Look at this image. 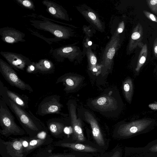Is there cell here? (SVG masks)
Segmentation results:
<instances>
[{"instance_id":"13","label":"cell","mask_w":157,"mask_h":157,"mask_svg":"<svg viewBox=\"0 0 157 157\" xmlns=\"http://www.w3.org/2000/svg\"><path fill=\"white\" fill-rule=\"evenodd\" d=\"M76 8L94 28L101 32L105 31L104 23L100 19L97 13L90 7L86 4H82L77 6Z\"/></svg>"},{"instance_id":"30","label":"cell","mask_w":157,"mask_h":157,"mask_svg":"<svg viewBox=\"0 0 157 157\" xmlns=\"http://www.w3.org/2000/svg\"><path fill=\"white\" fill-rule=\"evenodd\" d=\"M150 19L153 21H155L156 20L155 18V16L152 14H151L149 16Z\"/></svg>"},{"instance_id":"22","label":"cell","mask_w":157,"mask_h":157,"mask_svg":"<svg viewBox=\"0 0 157 157\" xmlns=\"http://www.w3.org/2000/svg\"><path fill=\"white\" fill-rule=\"evenodd\" d=\"M84 48L85 54L86 55L88 66L90 71L93 73L98 72L101 67L99 66L97 64V59L95 54L91 50L90 46L88 45L86 43H84Z\"/></svg>"},{"instance_id":"1","label":"cell","mask_w":157,"mask_h":157,"mask_svg":"<svg viewBox=\"0 0 157 157\" xmlns=\"http://www.w3.org/2000/svg\"><path fill=\"white\" fill-rule=\"evenodd\" d=\"M2 99L14 114L29 137H34L41 131L48 130L43 122L29 109H25L9 99Z\"/></svg>"},{"instance_id":"8","label":"cell","mask_w":157,"mask_h":157,"mask_svg":"<svg viewBox=\"0 0 157 157\" xmlns=\"http://www.w3.org/2000/svg\"><path fill=\"white\" fill-rule=\"evenodd\" d=\"M8 141L0 139V155L2 157H24L21 137L10 138Z\"/></svg>"},{"instance_id":"5","label":"cell","mask_w":157,"mask_h":157,"mask_svg":"<svg viewBox=\"0 0 157 157\" xmlns=\"http://www.w3.org/2000/svg\"><path fill=\"white\" fill-rule=\"evenodd\" d=\"M120 34L116 29L105 48L101 61V69L104 73L112 68L114 56L121 45Z\"/></svg>"},{"instance_id":"2","label":"cell","mask_w":157,"mask_h":157,"mask_svg":"<svg viewBox=\"0 0 157 157\" xmlns=\"http://www.w3.org/2000/svg\"><path fill=\"white\" fill-rule=\"evenodd\" d=\"M8 106L0 97V134L6 137L24 135L25 132L16 123L15 118Z\"/></svg>"},{"instance_id":"28","label":"cell","mask_w":157,"mask_h":157,"mask_svg":"<svg viewBox=\"0 0 157 157\" xmlns=\"http://www.w3.org/2000/svg\"><path fill=\"white\" fill-rule=\"evenodd\" d=\"M140 35L138 32L134 33L132 35L131 38L132 39L136 40L140 37Z\"/></svg>"},{"instance_id":"17","label":"cell","mask_w":157,"mask_h":157,"mask_svg":"<svg viewBox=\"0 0 157 157\" xmlns=\"http://www.w3.org/2000/svg\"><path fill=\"white\" fill-rule=\"evenodd\" d=\"M47 128L51 135L56 138L66 137L65 130L68 127L67 121L61 118H53L46 122Z\"/></svg>"},{"instance_id":"4","label":"cell","mask_w":157,"mask_h":157,"mask_svg":"<svg viewBox=\"0 0 157 157\" xmlns=\"http://www.w3.org/2000/svg\"><path fill=\"white\" fill-rule=\"evenodd\" d=\"M53 145L68 148L72 151L90 153L96 157H100L106 151L95 143L90 141L87 143L77 142L68 137L54 142Z\"/></svg>"},{"instance_id":"7","label":"cell","mask_w":157,"mask_h":157,"mask_svg":"<svg viewBox=\"0 0 157 157\" xmlns=\"http://www.w3.org/2000/svg\"><path fill=\"white\" fill-rule=\"evenodd\" d=\"M60 96L56 94L45 98L39 103L36 114L42 116L49 114L66 116L61 111L63 105L60 103Z\"/></svg>"},{"instance_id":"27","label":"cell","mask_w":157,"mask_h":157,"mask_svg":"<svg viewBox=\"0 0 157 157\" xmlns=\"http://www.w3.org/2000/svg\"><path fill=\"white\" fill-rule=\"evenodd\" d=\"M26 72L29 73H35L38 72L35 66V63L32 62L26 68Z\"/></svg>"},{"instance_id":"3","label":"cell","mask_w":157,"mask_h":157,"mask_svg":"<svg viewBox=\"0 0 157 157\" xmlns=\"http://www.w3.org/2000/svg\"><path fill=\"white\" fill-rule=\"evenodd\" d=\"M40 20L30 21L31 25L35 28L48 32L58 39H67L72 36L74 32L71 28L56 24L41 15Z\"/></svg>"},{"instance_id":"26","label":"cell","mask_w":157,"mask_h":157,"mask_svg":"<svg viewBox=\"0 0 157 157\" xmlns=\"http://www.w3.org/2000/svg\"><path fill=\"white\" fill-rule=\"evenodd\" d=\"M123 89L126 98L127 99H128L129 98L130 92L131 90L130 82L128 80H127L124 82L123 85Z\"/></svg>"},{"instance_id":"20","label":"cell","mask_w":157,"mask_h":157,"mask_svg":"<svg viewBox=\"0 0 157 157\" xmlns=\"http://www.w3.org/2000/svg\"><path fill=\"white\" fill-rule=\"evenodd\" d=\"M82 78L71 73L65 74L59 77L56 84L62 82L65 86L64 90L69 93L75 90L81 83Z\"/></svg>"},{"instance_id":"24","label":"cell","mask_w":157,"mask_h":157,"mask_svg":"<svg viewBox=\"0 0 157 157\" xmlns=\"http://www.w3.org/2000/svg\"><path fill=\"white\" fill-rule=\"evenodd\" d=\"M100 157H122V150L117 145L110 151L105 152Z\"/></svg>"},{"instance_id":"32","label":"cell","mask_w":157,"mask_h":157,"mask_svg":"<svg viewBox=\"0 0 157 157\" xmlns=\"http://www.w3.org/2000/svg\"><path fill=\"white\" fill-rule=\"evenodd\" d=\"M154 51L155 53L157 54V46H156L154 48Z\"/></svg>"},{"instance_id":"6","label":"cell","mask_w":157,"mask_h":157,"mask_svg":"<svg viewBox=\"0 0 157 157\" xmlns=\"http://www.w3.org/2000/svg\"><path fill=\"white\" fill-rule=\"evenodd\" d=\"M0 72L5 80L11 85L23 90L33 91L29 84L23 81L18 76L13 67L3 59H0Z\"/></svg>"},{"instance_id":"16","label":"cell","mask_w":157,"mask_h":157,"mask_svg":"<svg viewBox=\"0 0 157 157\" xmlns=\"http://www.w3.org/2000/svg\"><path fill=\"white\" fill-rule=\"evenodd\" d=\"M51 144L38 149L34 157H93L90 153L72 151L69 152L53 153V145Z\"/></svg>"},{"instance_id":"19","label":"cell","mask_w":157,"mask_h":157,"mask_svg":"<svg viewBox=\"0 0 157 157\" xmlns=\"http://www.w3.org/2000/svg\"><path fill=\"white\" fill-rule=\"evenodd\" d=\"M42 3L46 7L48 13L54 17L66 21L70 20L67 11L61 6L48 0L43 1Z\"/></svg>"},{"instance_id":"10","label":"cell","mask_w":157,"mask_h":157,"mask_svg":"<svg viewBox=\"0 0 157 157\" xmlns=\"http://www.w3.org/2000/svg\"><path fill=\"white\" fill-rule=\"evenodd\" d=\"M52 54L58 62H61L66 59L71 62L75 60H81L84 53L79 47L75 45H70L62 46L53 50Z\"/></svg>"},{"instance_id":"29","label":"cell","mask_w":157,"mask_h":157,"mask_svg":"<svg viewBox=\"0 0 157 157\" xmlns=\"http://www.w3.org/2000/svg\"><path fill=\"white\" fill-rule=\"evenodd\" d=\"M146 60V58L144 56H142L140 60V63L141 64H143L144 63Z\"/></svg>"},{"instance_id":"14","label":"cell","mask_w":157,"mask_h":157,"mask_svg":"<svg viewBox=\"0 0 157 157\" xmlns=\"http://www.w3.org/2000/svg\"><path fill=\"white\" fill-rule=\"evenodd\" d=\"M0 53L10 65L16 70H24L33 62L21 54L6 51H1Z\"/></svg>"},{"instance_id":"18","label":"cell","mask_w":157,"mask_h":157,"mask_svg":"<svg viewBox=\"0 0 157 157\" xmlns=\"http://www.w3.org/2000/svg\"><path fill=\"white\" fill-rule=\"evenodd\" d=\"M1 39L4 42L14 44L25 41V34L23 33L14 28L6 27L0 29Z\"/></svg>"},{"instance_id":"9","label":"cell","mask_w":157,"mask_h":157,"mask_svg":"<svg viewBox=\"0 0 157 157\" xmlns=\"http://www.w3.org/2000/svg\"><path fill=\"white\" fill-rule=\"evenodd\" d=\"M67 105L72 129L71 136L69 137L77 142L87 143L90 141L86 139L84 135L81 121L80 118H77L76 114L75 105L69 101Z\"/></svg>"},{"instance_id":"31","label":"cell","mask_w":157,"mask_h":157,"mask_svg":"<svg viewBox=\"0 0 157 157\" xmlns=\"http://www.w3.org/2000/svg\"><path fill=\"white\" fill-rule=\"evenodd\" d=\"M87 44L88 46H90L92 44V42L91 41H89L88 42H87Z\"/></svg>"},{"instance_id":"12","label":"cell","mask_w":157,"mask_h":157,"mask_svg":"<svg viewBox=\"0 0 157 157\" xmlns=\"http://www.w3.org/2000/svg\"><path fill=\"white\" fill-rule=\"evenodd\" d=\"M84 115L86 121L90 125L95 143L101 148L106 151L108 147V142L104 136L97 121L88 112H85Z\"/></svg>"},{"instance_id":"21","label":"cell","mask_w":157,"mask_h":157,"mask_svg":"<svg viewBox=\"0 0 157 157\" xmlns=\"http://www.w3.org/2000/svg\"><path fill=\"white\" fill-rule=\"evenodd\" d=\"M92 105L95 108L102 111H109L116 109L117 102L113 97L103 96L93 100Z\"/></svg>"},{"instance_id":"11","label":"cell","mask_w":157,"mask_h":157,"mask_svg":"<svg viewBox=\"0 0 157 157\" xmlns=\"http://www.w3.org/2000/svg\"><path fill=\"white\" fill-rule=\"evenodd\" d=\"M28 144L27 146L24 149V157L36 149L43 146L51 144L53 139L48 134V130H43L39 133L33 137H27Z\"/></svg>"},{"instance_id":"23","label":"cell","mask_w":157,"mask_h":157,"mask_svg":"<svg viewBox=\"0 0 157 157\" xmlns=\"http://www.w3.org/2000/svg\"><path fill=\"white\" fill-rule=\"evenodd\" d=\"M35 66L38 72L42 74H51L55 71V66L53 63L49 60L42 59L35 63Z\"/></svg>"},{"instance_id":"15","label":"cell","mask_w":157,"mask_h":157,"mask_svg":"<svg viewBox=\"0 0 157 157\" xmlns=\"http://www.w3.org/2000/svg\"><path fill=\"white\" fill-rule=\"evenodd\" d=\"M0 96L3 99H9L21 107L29 109V98L25 94H21L10 90L0 81Z\"/></svg>"},{"instance_id":"25","label":"cell","mask_w":157,"mask_h":157,"mask_svg":"<svg viewBox=\"0 0 157 157\" xmlns=\"http://www.w3.org/2000/svg\"><path fill=\"white\" fill-rule=\"evenodd\" d=\"M18 3L27 9L35 10V6L33 2L30 0H16Z\"/></svg>"},{"instance_id":"33","label":"cell","mask_w":157,"mask_h":157,"mask_svg":"<svg viewBox=\"0 0 157 157\" xmlns=\"http://www.w3.org/2000/svg\"><path fill=\"white\" fill-rule=\"evenodd\" d=\"M0 157H1V156Z\"/></svg>"}]
</instances>
